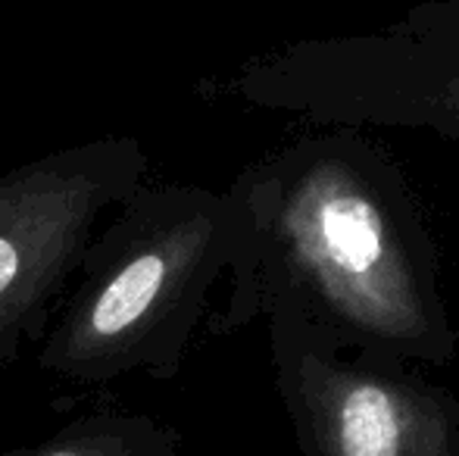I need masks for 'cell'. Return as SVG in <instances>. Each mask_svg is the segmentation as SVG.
<instances>
[{
	"label": "cell",
	"mask_w": 459,
	"mask_h": 456,
	"mask_svg": "<svg viewBox=\"0 0 459 456\" xmlns=\"http://www.w3.org/2000/svg\"><path fill=\"white\" fill-rule=\"evenodd\" d=\"M225 194L238 231L212 331L288 310L400 363L456 357L441 247L403 169L359 128L284 144L238 172Z\"/></svg>",
	"instance_id": "obj_1"
},
{
	"label": "cell",
	"mask_w": 459,
	"mask_h": 456,
	"mask_svg": "<svg viewBox=\"0 0 459 456\" xmlns=\"http://www.w3.org/2000/svg\"><path fill=\"white\" fill-rule=\"evenodd\" d=\"M235 231L225 191L144 182L88 244L82 281L48 335L41 369L79 382L128 369L172 375L212 285L229 272Z\"/></svg>",
	"instance_id": "obj_2"
},
{
	"label": "cell",
	"mask_w": 459,
	"mask_h": 456,
	"mask_svg": "<svg viewBox=\"0 0 459 456\" xmlns=\"http://www.w3.org/2000/svg\"><path fill=\"white\" fill-rule=\"evenodd\" d=\"M206 91L332 128H419L459 147V0H422L366 35L284 44Z\"/></svg>",
	"instance_id": "obj_3"
},
{
	"label": "cell",
	"mask_w": 459,
	"mask_h": 456,
	"mask_svg": "<svg viewBox=\"0 0 459 456\" xmlns=\"http://www.w3.org/2000/svg\"><path fill=\"white\" fill-rule=\"evenodd\" d=\"M278 391L307 456H459V400L410 363L357 350L273 310Z\"/></svg>",
	"instance_id": "obj_4"
},
{
	"label": "cell",
	"mask_w": 459,
	"mask_h": 456,
	"mask_svg": "<svg viewBox=\"0 0 459 456\" xmlns=\"http://www.w3.org/2000/svg\"><path fill=\"white\" fill-rule=\"evenodd\" d=\"M132 134H107L0 172V363L41 335L50 306L79 272L100 216L147 182Z\"/></svg>",
	"instance_id": "obj_5"
},
{
	"label": "cell",
	"mask_w": 459,
	"mask_h": 456,
	"mask_svg": "<svg viewBox=\"0 0 459 456\" xmlns=\"http://www.w3.org/2000/svg\"><path fill=\"white\" fill-rule=\"evenodd\" d=\"M144 438L141 422H88L29 456H141Z\"/></svg>",
	"instance_id": "obj_6"
}]
</instances>
